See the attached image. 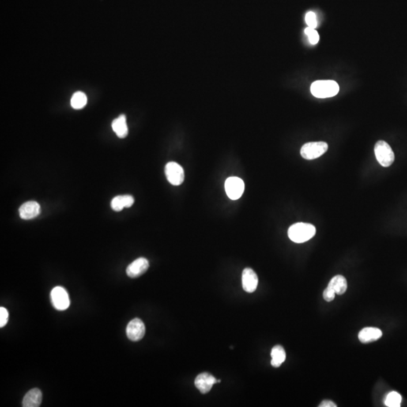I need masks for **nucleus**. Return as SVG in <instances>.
Wrapping results in <instances>:
<instances>
[{
	"label": "nucleus",
	"instance_id": "f3484780",
	"mask_svg": "<svg viewBox=\"0 0 407 407\" xmlns=\"http://www.w3.org/2000/svg\"><path fill=\"white\" fill-rule=\"evenodd\" d=\"M327 287L337 295H342L348 288V283L344 276H336L330 280Z\"/></svg>",
	"mask_w": 407,
	"mask_h": 407
},
{
	"label": "nucleus",
	"instance_id": "423d86ee",
	"mask_svg": "<svg viewBox=\"0 0 407 407\" xmlns=\"http://www.w3.org/2000/svg\"><path fill=\"white\" fill-rule=\"evenodd\" d=\"M51 300L54 309L65 311L70 306L69 294L62 287H56L51 292Z\"/></svg>",
	"mask_w": 407,
	"mask_h": 407
},
{
	"label": "nucleus",
	"instance_id": "ddd939ff",
	"mask_svg": "<svg viewBox=\"0 0 407 407\" xmlns=\"http://www.w3.org/2000/svg\"><path fill=\"white\" fill-rule=\"evenodd\" d=\"M382 332L381 329L375 327H365L360 330L358 334L360 342L364 344L374 342L382 337Z\"/></svg>",
	"mask_w": 407,
	"mask_h": 407
},
{
	"label": "nucleus",
	"instance_id": "1a4fd4ad",
	"mask_svg": "<svg viewBox=\"0 0 407 407\" xmlns=\"http://www.w3.org/2000/svg\"><path fill=\"white\" fill-rule=\"evenodd\" d=\"M149 267V261L144 257L137 259L134 262H131L126 269L129 277L136 278L142 276L148 270Z\"/></svg>",
	"mask_w": 407,
	"mask_h": 407
},
{
	"label": "nucleus",
	"instance_id": "a211bd4d",
	"mask_svg": "<svg viewBox=\"0 0 407 407\" xmlns=\"http://www.w3.org/2000/svg\"><path fill=\"white\" fill-rule=\"evenodd\" d=\"M271 356H272L271 364L272 367H276V368L280 367L286 359V352L284 348L281 345H276L272 349Z\"/></svg>",
	"mask_w": 407,
	"mask_h": 407
},
{
	"label": "nucleus",
	"instance_id": "dca6fc26",
	"mask_svg": "<svg viewBox=\"0 0 407 407\" xmlns=\"http://www.w3.org/2000/svg\"><path fill=\"white\" fill-rule=\"evenodd\" d=\"M112 129L119 138H125L129 134L127 120L125 115H121L112 122Z\"/></svg>",
	"mask_w": 407,
	"mask_h": 407
},
{
	"label": "nucleus",
	"instance_id": "20e7f679",
	"mask_svg": "<svg viewBox=\"0 0 407 407\" xmlns=\"http://www.w3.org/2000/svg\"><path fill=\"white\" fill-rule=\"evenodd\" d=\"M328 145L325 142H310L304 144L300 149L303 159L313 160L323 156L327 151Z\"/></svg>",
	"mask_w": 407,
	"mask_h": 407
},
{
	"label": "nucleus",
	"instance_id": "b1692460",
	"mask_svg": "<svg viewBox=\"0 0 407 407\" xmlns=\"http://www.w3.org/2000/svg\"><path fill=\"white\" fill-rule=\"evenodd\" d=\"M335 296H336V293H335L334 291H332L328 287H326V289L324 291V293H323V297H324V299L326 302H332L335 299Z\"/></svg>",
	"mask_w": 407,
	"mask_h": 407
},
{
	"label": "nucleus",
	"instance_id": "f257e3e1",
	"mask_svg": "<svg viewBox=\"0 0 407 407\" xmlns=\"http://www.w3.org/2000/svg\"><path fill=\"white\" fill-rule=\"evenodd\" d=\"M316 228L310 223H297L288 229V236L295 243H304L315 235Z\"/></svg>",
	"mask_w": 407,
	"mask_h": 407
},
{
	"label": "nucleus",
	"instance_id": "f8f14e48",
	"mask_svg": "<svg viewBox=\"0 0 407 407\" xmlns=\"http://www.w3.org/2000/svg\"><path fill=\"white\" fill-rule=\"evenodd\" d=\"M216 383V378L208 373H203L196 377L195 380V387L200 391L201 394H207L212 390L214 384Z\"/></svg>",
	"mask_w": 407,
	"mask_h": 407
},
{
	"label": "nucleus",
	"instance_id": "4be33fe9",
	"mask_svg": "<svg viewBox=\"0 0 407 407\" xmlns=\"http://www.w3.org/2000/svg\"><path fill=\"white\" fill-rule=\"evenodd\" d=\"M306 22L309 27L314 29L318 26L316 15L313 12H308L306 16Z\"/></svg>",
	"mask_w": 407,
	"mask_h": 407
},
{
	"label": "nucleus",
	"instance_id": "4468645a",
	"mask_svg": "<svg viewBox=\"0 0 407 407\" xmlns=\"http://www.w3.org/2000/svg\"><path fill=\"white\" fill-rule=\"evenodd\" d=\"M43 401V394L39 389H33L27 392L23 399L22 406L24 407H40Z\"/></svg>",
	"mask_w": 407,
	"mask_h": 407
},
{
	"label": "nucleus",
	"instance_id": "0eeeda50",
	"mask_svg": "<svg viewBox=\"0 0 407 407\" xmlns=\"http://www.w3.org/2000/svg\"><path fill=\"white\" fill-rule=\"evenodd\" d=\"M225 189L230 199L237 200L242 197L244 191V182L241 178L231 177L226 180Z\"/></svg>",
	"mask_w": 407,
	"mask_h": 407
},
{
	"label": "nucleus",
	"instance_id": "f03ea898",
	"mask_svg": "<svg viewBox=\"0 0 407 407\" xmlns=\"http://www.w3.org/2000/svg\"><path fill=\"white\" fill-rule=\"evenodd\" d=\"M339 91L338 83L333 80H318L311 84V92L315 98H332L336 96Z\"/></svg>",
	"mask_w": 407,
	"mask_h": 407
},
{
	"label": "nucleus",
	"instance_id": "7ed1b4c3",
	"mask_svg": "<svg viewBox=\"0 0 407 407\" xmlns=\"http://www.w3.org/2000/svg\"><path fill=\"white\" fill-rule=\"evenodd\" d=\"M375 157L378 163L382 167H388L391 165L394 162V153L392 150L391 147L388 143L379 140L375 144L374 148Z\"/></svg>",
	"mask_w": 407,
	"mask_h": 407
},
{
	"label": "nucleus",
	"instance_id": "aec40b11",
	"mask_svg": "<svg viewBox=\"0 0 407 407\" xmlns=\"http://www.w3.org/2000/svg\"><path fill=\"white\" fill-rule=\"evenodd\" d=\"M402 397L401 394L396 391L390 392L385 399V405L389 407H401Z\"/></svg>",
	"mask_w": 407,
	"mask_h": 407
},
{
	"label": "nucleus",
	"instance_id": "5701e85b",
	"mask_svg": "<svg viewBox=\"0 0 407 407\" xmlns=\"http://www.w3.org/2000/svg\"><path fill=\"white\" fill-rule=\"evenodd\" d=\"M8 321H9V311L5 308H0V327L5 326Z\"/></svg>",
	"mask_w": 407,
	"mask_h": 407
},
{
	"label": "nucleus",
	"instance_id": "393cba45",
	"mask_svg": "<svg viewBox=\"0 0 407 407\" xmlns=\"http://www.w3.org/2000/svg\"><path fill=\"white\" fill-rule=\"evenodd\" d=\"M319 407H337V405H336V404H334V403H333V401H327V400H326V401H322V402H321V404H320Z\"/></svg>",
	"mask_w": 407,
	"mask_h": 407
},
{
	"label": "nucleus",
	"instance_id": "9d476101",
	"mask_svg": "<svg viewBox=\"0 0 407 407\" xmlns=\"http://www.w3.org/2000/svg\"><path fill=\"white\" fill-rule=\"evenodd\" d=\"M259 279L256 272L250 268L244 269L242 273V286L245 292L254 293L258 286Z\"/></svg>",
	"mask_w": 407,
	"mask_h": 407
},
{
	"label": "nucleus",
	"instance_id": "9b49d317",
	"mask_svg": "<svg viewBox=\"0 0 407 407\" xmlns=\"http://www.w3.org/2000/svg\"><path fill=\"white\" fill-rule=\"evenodd\" d=\"M41 212L40 205L36 201H30L23 204L19 208V214L23 220H32L39 216Z\"/></svg>",
	"mask_w": 407,
	"mask_h": 407
},
{
	"label": "nucleus",
	"instance_id": "6e6552de",
	"mask_svg": "<svg viewBox=\"0 0 407 407\" xmlns=\"http://www.w3.org/2000/svg\"><path fill=\"white\" fill-rule=\"evenodd\" d=\"M146 328L144 323L139 318L130 321L126 328L128 338L133 342L140 341L144 338Z\"/></svg>",
	"mask_w": 407,
	"mask_h": 407
},
{
	"label": "nucleus",
	"instance_id": "2eb2a0df",
	"mask_svg": "<svg viewBox=\"0 0 407 407\" xmlns=\"http://www.w3.org/2000/svg\"><path fill=\"white\" fill-rule=\"evenodd\" d=\"M134 198L130 195L115 196L111 201V208L115 212H121L124 208H130L134 205Z\"/></svg>",
	"mask_w": 407,
	"mask_h": 407
},
{
	"label": "nucleus",
	"instance_id": "6ab92c4d",
	"mask_svg": "<svg viewBox=\"0 0 407 407\" xmlns=\"http://www.w3.org/2000/svg\"><path fill=\"white\" fill-rule=\"evenodd\" d=\"M87 102H88V99H87L86 95L81 91H78L73 95L70 103L73 108L76 110H81L85 107Z\"/></svg>",
	"mask_w": 407,
	"mask_h": 407
},
{
	"label": "nucleus",
	"instance_id": "39448f33",
	"mask_svg": "<svg viewBox=\"0 0 407 407\" xmlns=\"http://www.w3.org/2000/svg\"><path fill=\"white\" fill-rule=\"evenodd\" d=\"M165 176L168 182L174 186L182 184L185 179L184 170L182 166L174 162H170L165 166Z\"/></svg>",
	"mask_w": 407,
	"mask_h": 407
},
{
	"label": "nucleus",
	"instance_id": "412c9836",
	"mask_svg": "<svg viewBox=\"0 0 407 407\" xmlns=\"http://www.w3.org/2000/svg\"><path fill=\"white\" fill-rule=\"evenodd\" d=\"M305 33L309 36L310 43L311 45H316L319 42L320 36L318 33L311 27H307L305 30Z\"/></svg>",
	"mask_w": 407,
	"mask_h": 407
}]
</instances>
